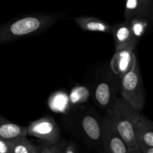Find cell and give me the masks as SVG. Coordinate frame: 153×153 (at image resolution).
<instances>
[{"label":"cell","mask_w":153,"mask_h":153,"mask_svg":"<svg viewBox=\"0 0 153 153\" xmlns=\"http://www.w3.org/2000/svg\"><path fill=\"white\" fill-rule=\"evenodd\" d=\"M152 0H125V20L134 18H148L152 19Z\"/></svg>","instance_id":"30bf717a"},{"label":"cell","mask_w":153,"mask_h":153,"mask_svg":"<svg viewBox=\"0 0 153 153\" xmlns=\"http://www.w3.org/2000/svg\"><path fill=\"white\" fill-rule=\"evenodd\" d=\"M0 153H12V140L0 138Z\"/></svg>","instance_id":"e0dca14e"},{"label":"cell","mask_w":153,"mask_h":153,"mask_svg":"<svg viewBox=\"0 0 153 153\" xmlns=\"http://www.w3.org/2000/svg\"><path fill=\"white\" fill-rule=\"evenodd\" d=\"M152 20L148 18H134L128 21L132 34L138 41L146 34Z\"/></svg>","instance_id":"9a60e30c"},{"label":"cell","mask_w":153,"mask_h":153,"mask_svg":"<svg viewBox=\"0 0 153 153\" xmlns=\"http://www.w3.org/2000/svg\"><path fill=\"white\" fill-rule=\"evenodd\" d=\"M25 135H27L26 127L14 123L0 116V138L12 140Z\"/></svg>","instance_id":"4fadbf2b"},{"label":"cell","mask_w":153,"mask_h":153,"mask_svg":"<svg viewBox=\"0 0 153 153\" xmlns=\"http://www.w3.org/2000/svg\"><path fill=\"white\" fill-rule=\"evenodd\" d=\"M27 136L38 138L44 144L52 145L60 141V129L55 119L46 116L31 122L26 127Z\"/></svg>","instance_id":"277c9868"},{"label":"cell","mask_w":153,"mask_h":153,"mask_svg":"<svg viewBox=\"0 0 153 153\" xmlns=\"http://www.w3.org/2000/svg\"><path fill=\"white\" fill-rule=\"evenodd\" d=\"M111 34L114 37L115 52L121 49H134L138 40L132 34L128 21H123L113 25Z\"/></svg>","instance_id":"9c48e42d"},{"label":"cell","mask_w":153,"mask_h":153,"mask_svg":"<svg viewBox=\"0 0 153 153\" xmlns=\"http://www.w3.org/2000/svg\"><path fill=\"white\" fill-rule=\"evenodd\" d=\"M79 128L83 137L92 143L101 142L102 119L94 112L88 111L79 116Z\"/></svg>","instance_id":"8992f818"},{"label":"cell","mask_w":153,"mask_h":153,"mask_svg":"<svg viewBox=\"0 0 153 153\" xmlns=\"http://www.w3.org/2000/svg\"><path fill=\"white\" fill-rule=\"evenodd\" d=\"M136 139L140 150L153 147V123L152 121L140 114L136 124Z\"/></svg>","instance_id":"8fae6325"},{"label":"cell","mask_w":153,"mask_h":153,"mask_svg":"<svg viewBox=\"0 0 153 153\" xmlns=\"http://www.w3.org/2000/svg\"><path fill=\"white\" fill-rule=\"evenodd\" d=\"M40 147L30 141L27 135L12 140V153H40Z\"/></svg>","instance_id":"5bb4252c"},{"label":"cell","mask_w":153,"mask_h":153,"mask_svg":"<svg viewBox=\"0 0 153 153\" xmlns=\"http://www.w3.org/2000/svg\"><path fill=\"white\" fill-rule=\"evenodd\" d=\"M113 76H108L100 81L94 88V97L99 107L108 111L117 98V83Z\"/></svg>","instance_id":"52a82bcc"},{"label":"cell","mask_w":153,"mask_h":153,"mask_svg":"<svg viewBox=\"0 0 153 153\" xmlns=\"http://www.w3.org/2000/svg\"><path fill=\"white\" fill-rule=\"evenodd\" d=\"M140 152H141V153H153V147L146 148L143 150H141Z\"/></svg>","instance_id":"d6986e66"},{"label":"cell","mask_w":153,"mask_h":153,"mask_svg":"<svg viewBox=\"0 0 153 153\" xmlns=\"http://www.w3.org/2000/svg\"><path fill=\"white\" fill-rule=\"evenodd\" d=\"M134 49H125L115 52L110 63L112 73L121 78L131 71L137 63Z\"/></svg>","instance_id":"ba28073f"},{"label":"cell","mask_w":153,"mask_h":153,"mask_svg":"<svg viewBox=\"0 0 153 153\" xmlns=\"http://www.w3.org/2000/svg\"><path fill=\"white\" fill-rule=\"evenodd\" d=\"M100 153H102V152H100Z\"/></svg>","instance_id":"ffe728a7"},{"label":"cell","mask_w":153,"mask_h":153,"mask_svg":"<svg viewBox=\"0 0 153 153\" xmlns=\"http://www.w3.org/2000/svg\"><path fill=\"white\" fill-rule=\"evenodd\" d=\"M101 143L102 153H141L132 152L114 126L108 116L102 118Z\"/></svg>","instance_id":"5b68a950"},{"label":"cell","mask_w":153,"mask_h":153,"mask_svg":"<svg viewBox=\"0 0 153 153\" xmlns=\"http://www.w3.org/2000/svg\"><path fill=\"white\" fill-rule=\"evenodd\" d=\"M120 79L121 97L134 108L141 111L144 106L145 94L138 63H136L134 68Z\"/></svg>","instance_id":"3957f363"},{"label":"cell","mask_w":153,"mask_h":153,"mask_svg":"<svg viewBox=\"0 0 153 153\" xmlns=\"http://www.w3.org/2000/svg\"><path fill=\"white\" fill-rule=\"evenodd\" d=\"M58 17L50 14L28 15L0 25V43L34 35L52 26Z\"/></svg>","instance_id":"7a4b0ae2"},{"label":"cell","mask_w":153,"mask_h":153,"mask_svg":"<svg viewBox=\"0 0 153 153\" xmlns=\"http://www.w3.org/2000/svg\"><path fill=\"white\" fill-rule=\"evenodd\" d=\"M117 132L132 152L140 151L136 139V124L141 111L134 108L122 97H117L108 111Z\"/></svg>","instance_id":"6da1fadb"},{"label":"cell","mask_w":153,"mask_h":153,"mask_svg":"<svg viewBox=\"0 0 153 153\" xmlns=\"http://www.w3.org/2000/svg\"><path fill=\"white\" fill-rule=\"evenodd\" d=\"M40 153H60L58 143L52 145L43 144V146H40Z\"/></svg>","instance_id":"ac0fdd59"},{"label":"cell","mask_w":153,"mask_h":153,"mask_svg":"<svg viewBox=\"0 0 153 153\" xmlns=\"http://www.w3.org/2000/svg\"><path fill=\"white\" fill-rule=\"evenodd\" d=\"M73 20L82 30L85 31L111 34L113 25H111L110 24L97 18L90 16H78L74 18Z\"/></svg>","instance_id":"7c38bea8"},{"label":"cell","mask_w":153,"mask_h":153,"mask_svg":"<svg viewBox=\"0 0 153 153\" xmlns=\"http://www.w3.org/2000/svg\"><path fill=\"white\" fill-rule=\"evenodd\" d=\"M60 153H79L77 144L73 141H58Z\"/></svg>","instance_id":"2e32d148"}]
</instances>
